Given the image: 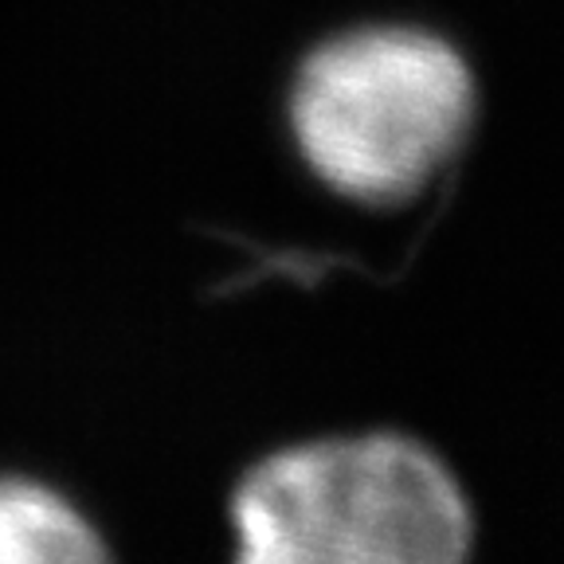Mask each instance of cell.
<instances>
[{"label": "cell", "mask_w": 564, "mask_h": 564, "mask_svg": "<svg viewBox=\"0 0 564 564\" xmlns=\"http://www.w3.org/2000/svg\"><path fill=\"white\" fill-rule=\"evenodd\" d=\"M251 564H455L475 521L443 458L408 435L314 440L263 458L231 498Z\"/></svg>", "instance_id": "6da1fadb"}, {"label": "cell", "mask_w": 564, "mask_h": 564, "mask_svg": "<svg viewBox=\"0 0 564 564\" xmlns=\"http://www.w3.org/2000/svg\"><path fill=\"white\" fill-rule=\"evenodd\" d=\"M475 122L467 59L423 28H357L326 40L291 90L306 165L357 204H408L432 185Z\"/></svg>", "instance_id": "7a4b0ae2"}, {"label": "cell", "mask_w": 564, "mask_h": 564, "mask_svg": "<svg viewBox=\"0 0 564 564\" xmlns=\"http://www.w3.org/2000/svg\"><path fill=\"white\" fill-rule=\"evenodd\" d=\"M98 529L63 494L32 478H0V564L102 561Z\"/></svg>", "instance_id": "3957f363"}]
</instances>
